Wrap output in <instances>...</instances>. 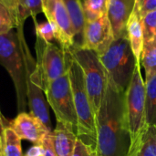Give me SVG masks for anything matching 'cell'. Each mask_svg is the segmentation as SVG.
I'll return each mask as SVG.
<instances>
[{
	"instance_id": "cell-22",
	"label": "cell",
	"mask_w": 156,
	"mask_h": 156,
	"mask_svg": "<svg viewBox=\"0 0 156 156\" xmlns=\"http://www.w3.org/2000/svg\"><path fill=\"white\" fill-rule=\"evenodd\" d=\"M112 0H83V11L86 22L94 21L108 15Z\"/></svg>"
},
{
	"instance_id": "cell-27",
	"label": "cell",
	"mask_w": 156,
	"mask_h": 156,
	"mask_svg": "<svg viewBox=\"0 0 156 156\" xmlns=\"http://www.w3.org/2000/svg\"><path fill=\"white\" fill-rule=\"evenodd\" d=\"M134 8L141 16L156 10V0H136Z\"/></svg>"
},
{
	"instance_id": "cell-18",
	"label": "cell",
	"mask_w": 156,
	"mask_h": 156,
	"mask_svg": "<svg viewBox=\"0 0 156 156\" xmlns=\"http://www.w3.org/2000/svg\"><path fill=\"white\" fill-rule=\"evenodd\" d=\"M1 154L2 156H24L21 146V139L11 126H6L2 129Z\"/></svg>"
},
{
	"instance_id": "cell-1",
	"label": "cell",
	"mask_w": 156,
	"mask_h": 156,
	"mask_svg": "<svg viewBox=\"0 0 156 156\" xmlns=\"http://www.w3.org/2000/svg\"><path fill=\"white\" fill-rule=\"evenodd\" d=\"M97 141L95 156H127L131 147L125 92L108 80L101 106L95 115Z\"/></svg>"
},
{
	"instance_id": "cell-17",
	"label": "cell",
	"mask_w": 156,
	"mask_h": 156,
	"mask_svg": "<svg viewBox=\"0 0 156 156\" xmlns=\"http://www.w3.org/2000/svg\"><path fill=\"white\" fill-rule=\"evenodd\" d=\"M19 26L14 0H0V36Z\"/></svg>"
},
{
	"instance_id": "cell-7",
	"label": "cell",
	"mask_w": 156,
	"mask_h": 156,
	"mask_svg": "<svg viewBox=\"0 0 156 156\" xmlns=\"http://www.w3.org/2000/svg\"><path fill=\"white\" fill-rule=\"evenodd\" d=\"M44 92L48 103L55 113L57 122H60L77 133L78 120L69 73L67 72L48 84L44 88Z\"/></svg>"
},
{
	"instance_id": "cell-12",
	"label": "cell",
	"mask_w": 156,
	"mask_h": 156,
	"mask_svg": "<svg viewBox=\"0 0 156 156\" xmlns=\"http://www.w3.org/2000/svg\"><path fill=\"white\" fill-rule=\"evenodd\" d=\"M11 127L21 140H27L35 144H42L49 133L42 122L31 113L19 112L11 122Z\"/></svg>"
},
{
	"instance_id": "cell-4",
	"label": "cell",
	"mask_w": 156,
	"mask_h": 156,
	"mask_svg": "<svg viewBox=\"0 0 156 156\" xmlns=\"http://www.w3.org/2000/svg\"><path fill=\"white\" fill-rule=\"evenodd\" d=\"M68 73L78 120V137L80 139L86 137L95 145L97 141L95 114L86 90L83 71L79 63L72 58L71 54L69 61Z\"/></svg>"
},
{
	"instance_id": "cell-29",
	"label": "cell",
	"mask_w": 156,
	"mask_h": 156,
	"mask_svg": "<svg viewBox=\"0 0 156 156\" xmlns=\"http://www.w3.org/2000/svg\"><path fill=\"white\" fill-rule=\"evenodd\" d=\"M44 148H45V156H57L55 154L52 145H51V142H50V133H48L47 135V137L45 138V140L42 143Z\"/></svg>"
},
{
	"instance_id": "cell-13",
	"label": "cell",
	"mask_w": 156,
	"mask_h": 156,
	"mask_svg": "<svg viewBox=\"0 0 156 156\" xmlns=\"http://www.w3.org/2000/svg\"><path fill=\"white\" fill-rule=\"evenodd\" d=\"M136 0H112L108 11L114 39L127 37V23L134 10Z\"/></svg>"
},
{
	"instance_id": "cell-24",
	"label": "cell",
	"mask_w": 156,
	"mask_h": 156,
	"mask_svg": "<svg viewBox=\"0 0 156 156\" xmlns=\"http://www.w3.org/2000/svg\"><path fill=\"white\" fill-rule=\"evenodd\" d=\"M141 66L144 69L145 79L156 75V44L144 47L141 56Z\"/></svg>"
},
{
	"instance_id": "cell-15",
	"label": "cell",
	"mask_w": 156,
	"mask_h": 156,
	"mask_svg": "<svg viewBox=\"0 0 156 156\" xmlns=\"http://www.w3.org/2000/svg\"><path fill=\"white\" fill-rule=\"evenodd\" d=\"M127 37L137 61L141 63V56L144 49V32L142 17L135 8L127 23Z\"/></svg>"
},
{
	"instance_id": "cell-10",
	"label": "cell",
	"mask_w": 156,
	"mask_h": 156,
	"mask_svg": "<svg viewBox=\"0 0 156 156\" xmlns=\"http://www.w3.org/2000/svg\"><path fill=\"white\" fill-rule=\"evenodd\" d=\"M44 94L42 72L39 67L36 65L35 69L30 74L27 83V98L28 106L30 109V113L38 119L49 133H52V124L48 113V101Z\"/></svg>"
},
{
	"instance_id": "cell-9",
	"label": "cell",
	"mask_w": 156,
	"mask_h": 156,
	"mask_svg": "<svg viewBox=\"0 0 156 156\" xmlns=\"http://www.w3.org/2000/svg\"><path fill=\"white\" fill-rule=\"evenodd\" d=\"M42 13L56 29V40L66 51L75 45V34L64 0H42Z\"/></svg>"
},
{
	"instance_id": "cell-6",
	"label": "cell",
	"mask_w": 156,
	"mask_h": 156,
	"mask_svg": "<svg viewBox=\"0 0 156 156\" xmlns=\"http://www.w3.org/2000/svg\"><path fill=\"white\" fill-rule=\"evenodd\" d=\"M145 81L141 73V63H137L130 84L125 91L127 121L131 136V144L139 139L145 129Z\"/></svg>"
},
{
	"instance_id": "cell-25",
	"label": "cell",
	"mask_w": 156,
	"mask_h": 156,
	"mask_svg": "<svg viewBox=\"0 0 156 156\" xmlns=\"http://www.w3.org/2000/svg\"><path fill=\"white\" fill-rule=\"evenodd\" d=\"M33 20L35 24L37 37L44 40L45 42H52L54 39H56V29L49 21L37 23L36 18H34Z\"/></svg>"
},
{
	"instance_id": "cell-3",
	"label": "cell",
	"mask_w": 156,
	"mask_h": 156,
	"mask_svg": "<svg viewBox=\"0 0 156 156\" xmlns=\"http://www.w3.org/2000/svg\"><path fill=\"white\" fill-rule=\"evenodd\" d=\"M109 81L120 91L125 92L133 75L137 61L128 37L114 39L102 54L99 55Z\"/></svg>"
},
{
	"instance_id": "cell-26",
	"label": "cell",
	"mask_w": 156,
	"mask_h": 156,
	"mask_svg": "<svg viewBox=\"0 0 156 156\" xmlns=\"http://www.w3.org/2000/svg\"><path fill=\"white\" fill-rule=\"evenodd\" d=\"M71 156H95V150L90 144H86L82 139L78 138Z\"/></svg>"
},
{
	"instance_id": "cell-8",
	"label": "cell",
	"mask_w": 156,
	"mask_h": 156,
	"mask_svg": "<svg viewBox=\"0 0 156 156\" xmlns=\"http://www.w3.org/2000/svg\"><path fill=\"white\" fill-rule=\"evenodd\" d=\"M35 48L37 51L36 61L42 72L45 88L68 72L70 54L60 46L58 47L52 42H45L38 37H37Z\"/></svg>"
},
{
	"instance_id": "cell-20",
	"label": "cell",
	"mask_w": 156,
	"mask_h": 156,
	"mask_svg": "<svg viewBox=\"0 0 156 156\" xmlns=\"http://www.w3.org/2000/svg\"><path fill=\"white\" fill-rule=\"evenodd\" d=\"M15 8L20 25L31 16L33 19L42 13V0H15Z\"/></svg>"
},
{
	"instance_id": "cell-31",
	"label": "cell",
	"mask_w": 156,
	"mask_h": 156,
	"mask_svg": "<svg viewBox=\"0 0 156 156\" xmlns=\"http://www.w3.org/2000/svg\"><path fill=\"white\" fill-rule=\"evenodd\" d=\"M0 127H2V119H1V113H0ZM0 153H1V133H0Z\"/></svg>"
},
{
	"instance_id": "cell-11",
	"label": "cell",
	"mask_w": 156,
	"mask_h": 156,
	"mask_svg": "<svg viewBox=\"0 0 156 156\" xmlns=\"http://www.w3.org/2000/svg\"><path fill=\"white\" fill-rule=\"evenodd\" d=\"M114 40V35L108 16L94 21H87L84 27L81 48L102 54Z\"/></svg>"
},
{
	"instance_id": "cell-28",
	"label": "cell",
	"mask_w": 156,
	"mask_h": 156,
	"mask_svg": "<svg viewBox=\"0 0 156 156\" xmlns=\"http://www.w3.org/2000/svg\"><path fill=\"white\" fill-rule=\"evenodd\" d=\"M24 156H45V148L43 144H34L27 151Z\"/></svg>"
},
{
	"instance_id": "cell-21",
	"label": "cell",
	"mask_w": 156,
	"mask_h": 156,
	"mask_svg": "<svg viewBox=\"0 0 156 156\" xmlns=\"http://www.w3.org/2000/svg\"><path fill=\"white\" fill-rule=\"evenodd\" d=\"M135 156H156V129L147 126L137 143Z\"/></svg>"
},
{
	"instance_id": "cell-30",
	"label": "cell",
	"mask_w": 156,
	"mask_h": 156,
	"mask_svg": "<svg viewBox=\"0 0 156 156\" xmlns=\"http://www.w3.org/2000/svg\"><path fill=\"white\" fill-rule=\"evenodd\" d=\"M143 136V135H142ZM141 136V137H142ZM141 137L139 138V139H137L136 141H134V142H133L132 144H131V147H130V151H129V154H128V155L127 156H135V152H136V147H137V143H138V141L141 139Z\"/></svg>"
},
{
	"instance_id": "cell-16",
	"label": "cell",
	"mask_w": 156,
	"mask_h": 156,
	"mask_svg": "<svg viewBox=\"0 0 156 156\" xmlns=\"http://www.w3.org/2000/svg\"><path fill=\"white\" fill-rule=\"evenodd\" d=\"M75 34V45L81 46L86 19L83 11V0H64Z\"/></svg>"
},
{
	"instance_id": "cell-2",
	"label": "cell",
	"mask_w": 156,
	"mask_h": 156,
	"mask_svg": "<svg viewBox=\"0 0 156 156\" xmlns=\"http://www.w3.org/2000/svg\"><path fill=\"white\" fill-rule=\"evenodd\" d=\"M0 63L14 82L18 112H24L27 101V83L37 61L33 58L25 39L23 25L0 36Z\"/></svg>"
},
{
	"instance_id": "cell-14",
	"label": "cell",
	"mask_w": 156,
	"mask_h": 156,
	"mask_svg": "<svg viewBox=\"0 0 156 156\" xmlns=\"http://www.w3.org/2000/svg\"><path fill=\"white\" fill-rule=\"evenodd\" d=\"M78 134L72 129L57 122L56 128L50 133V142L57 156H71L78 140Z\"/></svg>"
},
{
	"instance_id": "cell-19",
	"label": "cell",
	"mask_w": 156,
	"mask_h": 156,
	"mask_svg": "<svg viewBox=\"0 0 156 156\" xmlns=\"http://www.w3.org/2000/svg\"><path fill=\"white\" fill-rule=\"evenodd\" d=\"M145 113L146 125L154 126L156 123V75L145 79Z\"/></svg>"
},
{
	"instance_id": "cell-33",
	"label": "cell",
	"mask_w": 156,
	"mask_h": 156,
	"mask_svg": "<svg viewBox=\"0 0 156 156\" xmlns=\"http://www.w3.org/2000/svg\"><path fill=\"white\" fill-rule=\"evenodd\" d=\"M0 156H2V154H1V153H0Z\"/></svg>"
},
{
	"instance_id": "cell-5",
	"label": "cell",
	"mask_w": 156,
	"mask_h": 156,
	"mask_svg": "<svg viewBox=\"0 0 156 156\" xmlns=\"http://www.w3.org/2000/svg\"><path fill=\"white\" fill-rule=\"evenodd\" d=\"M68 51H69L83 71L86 90L96 115L108 85L107 72L95 51L76 45Z\"/></svg>"
},
{
	"instance_id": "cell-23",
	"label": "cell",
	"mask_w": 156,
	"mask_h": 156,
	"mask_svg": "<svg viewBox=\"0 0 156 156\" xmlns=\"http://www.w3.org/2000/svg\"><path fill=\"white\" fill-rule=\"evenodd\" d=\"M142 17L144 32V47L156 44V10L145 14Z\"/></svg>"
},
{
	"instance_id": "cell-32",
	"label": "cell",
	"mask_w": 156,
	"mask_h": 156,
	"mask_svg": "<svg viewBox=\"0 0 156 156\" xmlns=\"http://www.w3.org/2000/svg\"><path fill=\"white\" fill-rule=\"evenodd\" d=\"M154 127H155V129H156V123H155V124H154Z\"/></svg>"
}]
</instances>
